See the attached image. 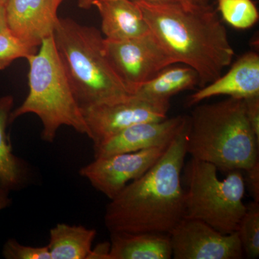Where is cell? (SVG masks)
Instances as JSON below:
<instances>
[{
  "label": "cell",
  "instance_id": "cell-1",
  "mask_svg": "<svg viewBox=\"0 0 259 259\" xmlns=\"http://www.w3.org/2000/svg\"><path fill=\"white\" fill-rule=\"evenodd\" d=\"M150 32L175 64L197 72L203 88L233 62L234 49L217 12L205 0H134Z\"/></svg>",
  "mask_w": 259,
  "mask_h": 259
},
{
  "label": "cell",
  "instance_id": "cell-2",
  "mask_svg": "<svg viewBox=\"0 0 259 259\" xmlns=\"http://www.w3.org/2000/svg\"><path fill=\"white\" fill-rule=\"evenodd\" d=\"M188 134L189 118L159 160L110 199L104 216L110 233L169 234L183 219L185 190L182 176Z\"/></svg>",
  "mask_w": 259,
  "mask_h": 259
},
{
  "label": "cell",
  "instance_id": "cell-3",
  "mask_svg": "<svg viewBox=\"0 0 259 259\" xmlns=\"http://www.w3.org/2000/svg\"><path fill=\"white\" fill-rule=\"evenodd\" d=\"M187 153L228 173L259 161V141L247 118L245 100L228 97L195 107L189 116Z\"/></svg>",
  "mask_w": 259,
  "mask_h": 259
},
{
  "label": "cell",
  "instance_id": "cell-4",
  "mask_svg": "<svg viewBox=\"0 0 259 259\" xmlns=\"http://www.w3.org/2000/svg\"><path fill=\"white\" fill-rule=\"evenodd\" d=\"M53 37L81 108L131 95L107 59L100 30L71 18H59Z\"/></svg>",
  "mask_w": 259,
  "mask_h": 259
},
{
  "label": "cell",
  "instance_id": "cell-5",
  "mask_svg": "<svg viewBox=\"0 0 259 259\" xmlns=\"http://www.w3.org/2000/svg\"><path fill=\"white\" fill-rule=\"evenodd\" d=\"M38 51L27 59L28 96L12 111L10 123L20 116L35 114L41 121V139L53 143L62 126L89 136V130L56 49L54 37L42 40Z\"/></svg>",
  "mask_w": 259,
  "mask_h": 259
},
{
  "label": "cell",
  "instance_id": "cell-6",
  "mask_svg": "<svg viewBox=\"0 0 259 259\" xmlns=\"http://www.w3.org/2000/svg\"><path fill=\"white\" fill-rule=\"evenodd\" d=\"M183 170L184 218L199 220L223 234L237 232L246 210L243 171L233 170L220 180L214 165L192 158Z\"/></svg>",
  "mask_w": 259,
  "mask_h": 259
},
{
  "label": "cell",
  "instance_id": "cell-7",
  "mask_svg": "<svg viewBox=\"0 0 259 259\" xmlns=\"http://www.w3.org/2000/svg\"><path fill=\"white\" fill-rule=\"evenodd\" d=\"M112 68L131 95L165 68L176 64L151 32L122 40L105 38Z\"/></svg>",
  "mask_w": 259,
  "mask_h": 259
},
{
  "label": "cell",
  "instance_id": "cell-8",
  "mask_svg": "<svg viewBox=\"0 0 259 259\" xmlns=\"http://www.w3.org/2000/svg\"><path fill=\"white\" fill-rule=\"evenodd\" d=\"M169 108L170 101L131 95L118 101L82 107L81 111L88 125V137L96 146L131 126L165 120Z\"/></svg>",
  "mask_w": 259,
  "mask_h": 259
},
{
  "label": "cell",
  "instance_id": "cell-9",
  "mask_svg": "<svg viewBox=\"0 0 259 259\" xmlns=\"http://www.w3.org/2000/svg\"><path fill=\"white\" fill-rule=\"evenodd\" d=\"M168 145L95 158L80 168L79 175L94 188L109 199H113L127 184L148 171L161 157Z\"/></svg>",
  "mask_w": 259,
  "mask_h": 259
},
{
  "label": "cell",
  "instance_id": "cell-10",
  "mask_svg": "<svg viewBox=\"0 0 259 259\" xmlns=\"http://www.w3.org/2000/svg\"><path fill=\"white\" fill-rule=\"evenodd\" d=\"M175 259L244 258L238 233L223 234L199 220L183 218L169 233Z\"/></svg>",
  "mask_w": 259,
  "mask_h": 259
},
{
  "label": "cell",
  "instance_id": "cell-11",
  "mask_svg": "<svg viewBox=\"0 0 259 259\" xmlns=\"http://www.w3.org/2000/svg\"><path fill=\"white\" fill-rule=\"evenodd\" d=\"M64 0H8L5 5L10 31L28 47L37 49L42 40L53 36Z\"/></svg>",
  "mask_w": 259,
  "mask_h": 259
},
{
  "label": "cell",
  "instance_id": "cell-12",
  "mask_svg": "<svg viewBox=\"0 0 259 259\" xmlns=\"http://www.w3.org/2000/svg\"><path fill=\"white\" fill-rule=\"evenodd\" d=\"M187 122L188 117L178 115L161 121L141 122L131 126L94 146L95 158L136 152L170 144Z\"/></svg>",
  "mask_w": 259,
  "mask_h": 259
},
{
  "label": "cell",
  "instance_id": "cell-13",
  "mask_svg": "<svg viewBox=\"0 0 259 259\" xmlns=\"http://www.w3.org/2000/svg\"><path fill=\"white\" fill-rule=\"evenodd\" d=\"M221 95L243 100L259 96L258 53L250 51L243 54L226 74L191 95L187 105L193 106L204 100Z\"/></svg>",
  "mask_w": 259,
  "mask_h": 259
},
{
  "label": "cell",
  "instance_id": "cell-14",
  "mask_svg": "<svg viewBox=\"0 0 259 259\" xmlns=\"http://www.w3.org/2000/svg\"><path fill=\"white\" fill-rule=\"evenodd\" d=\"M107 40H122L149 33L147 23L134 0H94Z\"/></svg>",
  "mask_w": 259,
  "mask_h": 259
},
{
  "label": "cell",
  "instance_id": "cell-15",
  "mask_svg": "<svg viewBox=\"0 0 259 259\" xmlns=\"http://www.w3.org/2000/svg\"><path fill=\"white\" fill-rule=\"evenodd\" d=\"M108 259H170L169 234L110 232Z\"/></svg>",
  "mask_w": 259,
  "mask_h": 259
},
{
  "label": "cell",
  "instance_id": "cell-16",
  "mask_svg": "<svg viewBox=\"0 0 259 259\" xmlns=\"http://www.w3.org/2000/svg\"><path fill=\"white\" fill-rule=\"evenodd\" d=\"M13 105L11 95L0 97V189L8 192L24 187L29 177L28 166L15 156L7 135Z\"/></svg>",
  "mask_w": 259,
  "mask_h": 259
},
{
  "label": "cell",
  "instance_id": "cell-17",
  "mask_svg": "<svg viewBox=\"0 0 259 259\" xmlns=\"http://www.w3.org/2000/svg\"><path fill=\"white\" fill-rule=\"evenodd\" d=\"M96 230L59 223L50 231L47 245L51 259H89Z\"/></svg>",
  "mask_w": 259,
  "mask_h": 259
},
{
  "label": "cell",
  "instance_id": "cell-18",
  "mask_svg": "<svg viewBox=\"0 0 259 259\" xmlns=\"http://www.w3.org/2000/svg\"><path fill=\"white\" fill-rule=\"evenodd\" d=\"M196 86H199V78L193 69L185 65H172L144 83L134 95L157 101H170L171 97Z\"/></svg>",
  "mask_w": 259,
  "mask_h": 259
},
{
  "label": "cell",
  "instance_id": "cell-19",
  "mask_svg": "<svg viewBox=\"0 0 259 259\" xmlns=\"http://www.w3.org/2000/svg\"><path fill=\"white\" fill-rule=\"evenodd\" d=\"M218 10L227 23L240 30L251 28L259 15L252 0H217Z\"/></svg>",
  "mask_w": 259,
  "mask_h": 259
},
{
  "label": "cell",
  "instance_id": "cell-20",
  "mask_svg": "<svg viewBox=\"0 0 259 259\" xmlns=\"http://www.w3.org/2000/svg\"><path fill=\"white\" fill-rule=\"evenodd\" d=\"M244 255L255 259L259 256V203L254 201L246 205L238 231Z\"/></svg>",
  "mask_w": 259,
  "mask_h": 259
},
{
  "label": "cell",
  "instance_id": "cell-21",
  "mask_svg": "<svg viewBox=\"0 0 259 259\" xmlns=\"http://www.w3.org/2000/svg\"><path fill=\"white\" fill-rule=\"evenodd\" d=\"M15 36L10 29L0 32V70H4L19 59H28L36 52Z\"/></svg>",
  "mask_w": 259,
  "mask_h": 259
},
{
  "label": "cell",
  "instance_id": "cell-22",
  "mask_svg": "<svg viewBox=\"0 0 259 259\" xmlns=\"http://www.w3.org/2000/svg\"><path fill=\"white\" fill-rule=\"evenodd\" d=\"M3 254L7 259H51L47 245L32 247L22 245L14 238L5 243Z\"/></svg>",
  "mask_w": 259,
  "mask_h": 259
},
{
  "label": "cell",
  "instance_id": "cell-23",
  "mask_svg": "<svg viewBox=\"0 0 259 259\" xmlns=\"http://www.w3.org/2000/svg\"><path fill=\"white\" fill-rule=\"evenodd\" d=\"M243 175L245 188L248 189L253 201L259 203V161L243 171Z\"/></svg>",
  "mask_w": 259,
  "mask_h": 259
},
{
  "label": "cell",
  "instance_id": "cell-24",
  "mask_svg": "<svg viewBox=\"0 0 259 259\" xmlns=\"http://www.w3.org/2000/svg\"><path fill=\"white\" fill-rule=\"evenodd\" d=\"M245 103L247 118L259 141V96L245 99Z\"/></svg>",
  "mask_w": 259,
  "mask_h": 259
},
{
  "label": "cell",
  "instance_id": "cell-25",
  "mask_svg": "<svg viewBox=\"0 0 259 259\" xmlns=\"http://www.w3.org/2000/svg\"><path fill=\"white\" fill-rule=\"evenodd\" d=\"M110 248V242L97 245L95 249L92 250L89 259H108Z\"/></svg>",
  "mask_w": 259,
  "mask_h": 259
},
{
  "label": "cell",
  "instance_id": "cell-26",
  "mask_svg": "<svg viewBox=\"0 0 259 259\" xmlns=\"http://www.w3.org/2000/svg\"><path fill=\"white\" fill-rule=\"evenodd\" d=\"M94 0H79V6L82 9H90L91 8L92 3ZM146 1L154 2H184V1H199V0H146Z\"/></svg>",
  "mask_w": 259,
  "mask_h": 259
},
{
  "label": "cell",
  "instance_id": "cell-27",
  "mask_svg": "<svg viewBox=\"0 0 259 259\" xmlns=\"http://www.w3.org/2000/svg\"><path fill=\"white\" fill-rule=\"evenodd\" d=\"M10 192L0 189V210L8 207L10 203Z\"/></svg>",
  "mask_w": 259,
  "mask_h": 259
},
{
  "label": "cell",
  "instance_id": "cell-28",
  "mask_svg": "<svg viewBox=\"0 0 259 259\" xmlns=\"http://www.w3.org/2000/svg\"><path fill=\"white\" fill-rule=\"evenodd\" d=\"M8 29L5 7H0V32Z\"/></svg>",
  "mask_w": 259,
  "mask_h": 259
},
{
  "label": "cell",
  "instance_id": "cell-29",
  "mask_svg": "<svg viewBox=\"0 0 259 259\" xmlns=\"http://www.w3.org/2000/svg\"><path fill=\"white\" fill-rule=\"evenodd\" d=\"M8 0H0V7H5Z\"/></svg>",
  "mask_w": 259,
  "mask_h": 259
}]
</instances>
